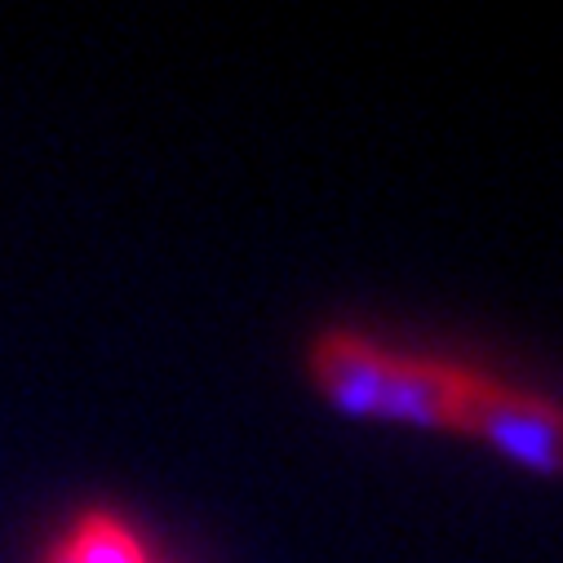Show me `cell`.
Instances as JSON below:
<instances>
[{
  "label": "cell",
  "mask_w": 563,
  "mask_h": 563,
  "mask_svg": "<svg viewBox=\"0 0 563 563\" xmlns=\"http://www.w3.org/2000/svg\"><path fill=\"white\" fill-rule=\"evenodd\" d=\"M466 435L488 444L497 457H506L528 475L563 479V404L559 399H545L537 390L510 386L488 373L471 408Z\"/></svg>",
  "instance_id": "cell-1"
},
{
  "label": "cell",
  "mask_w": 563,
  "mask_h": 563,
  "mask_svg": "<svg viewBox=\"0 0 563 563\" xmlns=\"http://www.w3.org/2000/svg\"><path fill=\"white\" fill-rule=\"evenodd\" d=\"M484 377L488 373L471 364L390 351L386 373H382V395H377V421L466 435V421H471Z\"/></svg>",
  "instance_id": "cell-2"
},
{
  "label": "cell",
  "mask_w": 563,
  "mask_h": 563,
  "mask_svg": "<svg viewBox=\"0 0 563 563\" xmlns=\"http://www.w3.org/2000/svg\"><path fill=\"white\" fill-rule=\"evenodd\" d=\"M67 554L76 563H161L147 545V537L133 528L129 515L111 506H85L71 515V523L58 532Z\"/></svg>",
  "instance_id": "cell-4"
},
{
  "label": "cell",
  "mask_w": 563,
  "mask_h": 563,
  "mask_svg": "<svg viewBox=\"0 0 563 563\" xmlns=\"http://www.w3.org/2000/svg\"><path fill=\"white\" fill-rule=\"evenodd\" d=\"M36 563H76V559H71V554H67V545H63V541H58V537H49V541H45V550H41V559H36Z\"/></svg>",
  "instance_id": "cell-5"
},
{
  "label": "cell",
  "mask_w": 563,
  "mask_h": 563,
  "mask_svg": "<svg viewBox=\"0 0 563 563\" xmlns=\"http://www.w3.org/2000/svg\"><path fill=\"white\" fill-rule=\"evenodd\" d=\"M390 346L360 329H324L307 346V373L316 390L355 421H377V395Z\"/></svg>",
  "instance_id": "cell-3"
}]
</instances>
